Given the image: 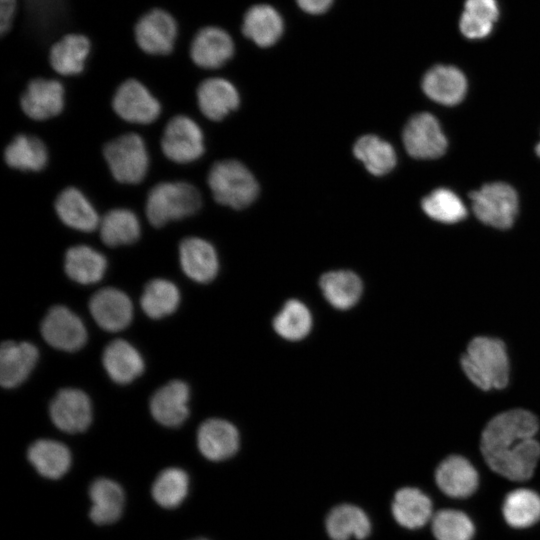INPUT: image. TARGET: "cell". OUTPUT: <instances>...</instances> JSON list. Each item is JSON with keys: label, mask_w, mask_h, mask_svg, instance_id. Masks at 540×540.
I'll return each mask as SVG.
<instances>
[{"label": "cell", "mask_w": 540, "mask_h": 540, "mask_svg": "<svg viewBox=\"0 0 540 540\" xmlns=\"http://www.w3.org/2000/svg\"><path fill=\"white\" fill-rule=\"evenodd\" d=\"M539 422L522 408L510 409L491 418L481 434L480 449L487 465L513 481L529 479L540 459L536 440Z\"/></svg>", "instance_id": "cell-1"}, {"label": "cell", "mask_w": 540, "mask_h": 540, "mask_svg": "<svg viewBox=\"0 0 540 540\" xmlns=\"http://www.w3.org/2000/svg\"><path fill=\"white\" fill-rule=\"evenodd\" d=\"M460 366L468 380L483 391L505 388L510 379V361L504 342L477 336L467 345Z\"/></svg>", "instance_id": "cell-2"}, {"label": "cell", "mask_w": 540, "mask_h": 540, "mask_svg": "<svg viewBox=\"0 0 540 540\" xmlns=\"http://www.w3.org/2000/svg\"><path fill=\"white\" fill-rule=\"evenodd\" d=\"M68 32L65 0H20V11L12 30L4 36L14 40L39 41L47 48Z\"/></svg>", "instance_id": "cell-3"}, {"label": "cell", "mask_w": 540, "mask_h": 540, "mask_svg": "<svg viewBox=\"0 0 540 540\" xmlns=\"http://www.w3.org/2000/svg\"><path fill=\"white\" fill-rule=\"evenodd\" d=\"M202 204L199 190L189 182H161L148 192L145 213L148 222L161 228L171 221L190 217Z\"/></svg>", "instance_id": "cell-4"}, {"label": "cell", "mask_w": 540, "mask_h": 540, "mask_svg": "<svg viewBox=\"0 0 540 540\" xmlns=\"http://www.w3.org/2000/svg\"><path fill=\"white\" fill-rule=\"evenodd\" d=\"M207 183L216 202L234 209L250 205L259 191L252 173L236 160L214 163L208 173Z\"/></svg>", "instance_id": "cell-5"}, {"label": "cell", "mask_w": 540, "mask_h": 540, "mask_svg": "<svg viewBox=\"0 0 540 540\" xmlns=\"http://www.w3.org/2000/svg\"><path fill=\"white\" fill-rule=\"evenodd\" d=\"M179 36L177 19L161 7L147 10L133 27V37L138 50L149 57L172 55L177 48Z\"/></svg>", "instance_id": "cell-6"}, {"label": "cell", "mask_w": 540, "mask_h": 540, "mask_svg": "<svg viewBox=\"0 0 540 540\" xmlns=\"http://www.w3.org/2000/svg\"><path fill=\"white\" fill-rule=\"evenodd\" d=\"M103 156L113 178L122 184H138L146 176L149 155L142 137L126 133L107 142Z\"/></svg>", "instance_id": "cell-7"}, {"label": "cell", "mask_w": 540, "mask_h": 540, "mask_svg": "<svg viewBox=\"0 0 540 540\" xmlns=\"http://www.w3.org/2000/svg\"><path fill=\"white\" fill-rule=\"evenodd\" d=\"M469 197L474 214L481 222L498 229L513 225L518 212V197L510 185L489 183L470 193Z\"/></svg>", "instance_id": "cell-8"}, {"label": "cell", "mask_w": 540, "mask_h": 540, "mask_svg": "<svg viewBox=\"0 0 540 540\" xmlns=\"http://www.w3.org/2000/svg\"><path fill=\"white\" fill-rule=\"evenodd\" d=\"M160 144L164 156L178 164L196 161L205 150L201 128L186 115H176L167 122Z\"/></svg>", "instance_id": "cell-9"}, {"label": "cell", "mask_w": 540, "mask_h": 540, "mask_svg": "<svg viewBox=\"0 0 540 540\" xmlns=\"http://www.w3.org/2000/svg\"><path fill=\"white\" fill-rule=\"evenodd\" d=\"M114 112L124 121L147 125L161 114V104L139 80L129 78L117 87L112 98Z\"/></svg>", "instance_id": "cell-10"}, {"label": "cell", "mask_w": 540, "mask_h": 540, "mask_svg": "<svg viewBox=\"0 0 540 540\" xmlns=\"http://www.w3.org/2000/svg\"><path fill=\"white\" fill-rule=\"evenodd\" d=\"M188 56L199 68L206 70L224 66L233 56L235 44L229 32L216 24L200 27L188 43Z\"/></svg>", "instance_id": "cell-11"}, {"label": "cell", "mask_w": 540, "mask_h": 540, "mask_svg": "<svg viewBox=\"0 0 540 540\" xmlns=\"http://www.w3.org/2000/svg\"><path fill=\"white\" fill-rule=\"evenodd\" d=\"M403 143L410 156L416 159H434L447 149V139L438 120L429 113L413 116L403 130Z\"/></svg>", "instance_id": "cell-12"}, {"label": "cell", "mask_w": 540, "mask_h": 540, "mask_svg": "<svg viewBox=\"0 0 540 540\" xmlns=\"http://www.w3.org/2000/svg\"><path fill=\"white\" fill-rule=\"evenodd\" d=\"M92 51L93 44L87 35L67 32L50 45L47 50V62L60 76H77L86 69Z\"/></svg>", "instance_id": "cell-13"}, {"label": "cell", "mask_w": 540, "mask_h": 540, "mask_svg": "<svg viewBox=\"0 0 540 540\" xmlns=\"http://www.w3.org/2000/svg\"><path fill=\"white\" fill-rule=\"evenodd\" d=\"M65 90L62 83L53 78L31 79L20 97L24 114L35 121H44L58 116L64 108Z\"/></svg>", "instance_id": "cell-14"}, {"label": "cell", "mask_w": 540, "mask_h": 540, "mask_svg": "<svg viewBox=\"0 0 540 540\" xmlns=\"http://www.w3.org/2000/svg\"><path fill=\"white\" fill-rule=\"evenodd\" d=\"M41 333L49 345L68 352L79 350L87 340L81 319L64 306H54L48 311L41 324Z\"/></svg>", "instance_id": "cell-15"}, {"label": "cell", "mask_w": 540, "mask_h": 540, "mask_svg": "<svg viewBox=\"0 0 540 540\" xmlns=\"http://www.w3.org/2000/svg\"><path fill=\"white\" fill-rule=\"evenodd\" d=\"M49 413L54 425L67 433L83 432L92 420L89 397L75 388L59 390L50 403Z\"/></svg>", "instance_id": "cell-16"}, {"label": "cell", "mask_w": 540, "mask_h": 540, "mask_svg": "<svg viewBox=\"0 0 540 540\" xmlns=\"http://www.w3.org/2000/svg\"><path fill=\"white\" fill-rule=\"evenodd\" d=\"M90 312L97 324L110 332L126 328L133 317V306L129 297L116 288L98 290L90 299Z\"/></svg>", "instance_id": "cell-17"}, {"label": "cell", "mask_w": 540, "mask_h": 540, "mask_svg": "<svg viewBox=\"0 0 540 540\" xmlns=\"http://www.w3.org/2000/svg\"><path fill=\"white\" fill-rule=\"evenodd\" d=\"M240 436L230 422L213 418L204 421L197 431V446L201 454L211 461L231 458L239 449Z\"/></svg>", "instance_id": "cell-18"}, {"label": "cell", "mask_w": 540, "mask_h": 540, "mask_svg": "<svg viewBox=\"0 0 540 540\" xmlns=\"http://www.w3.org/2000/svg\"><path fill=\"white\" fill-rule=\"evenodd\" d=\"M435 481L445 495L463 499L477 490L479 477L468 459L460 455H450L437 467Z\"/></svg>", "instance_id": "cell-19"}, {"label": "cell", "mask_w": 540, "mask_h": 540, "mask_svg": "<svg viewBox=\"0 0 540 540\" xmlns=\"http://www.w3.org/2000/svg\"><path fill=\"white\" fill-rule=\"evenodd\" d=\"M189 396V387L185 382H168L151 397L150 411L153 418L167 427L180 426L189 415Z\"/></svg>", "instance_id": "cell-20"}, {"label": "cell", "mask_w": 540, "mask_h": 540, "mask_svg": "<svg viewBox=\"0 0 540 540\" xmlns=\"http://www.w3.org/2000/svg\"><path fill=\"white\" fill-rule=\"evenodd\" d=\"M183 272L192 280L207 283L215 278L219 263L215 248L199 237L184 238L179 244Z\"/></svg>", "instance_id": "cell-21"}, {"label": "cell", "mask_w": 540, "mask_h": 540, "mask_svg": "<svg viewBox=\"0 0 540 540\" xmlns=\"http://www.w3.org/2000/svg\"><path fill=\"white\" fill-rule=\"evenodd\" d=\"M197 104L202 114L220 121L239 105V94L227 79L211 77L203 80L196 90Z\"/></svg>", "instance_id": "cell-22"}, {"label": "cell", "mask_w": 540, "mask_h": 540, "mask_svg": "<svg viewBox=\"0 0 540 540\" xmlns=\"http://www.w3.org/2000/svg\"><path fill=\"white\" fill-rule=\"evenodd\" d=\"M36 346L29 342H2L0 348V383L13 388L29 376L38 360Z\"/></svg>", "instance_id": "cell-23"}, {"label": "cell", "mask_w": 540, "mask_h": 540, "mask_svg": "<svg viewBox=\"0 0 540 540\" xmlns=\"http://www.w3.org/2000/svg\"><path fill=\"white\" fill-rule=\"evenodd\" d=\"M59 220L69 228L92 232L98 229L101 218L87 197L76 187L63 189L54 202Z\"/></svg>", "instance_id": "cell-24"}, {"label": "cell", "mask_w": 540, "mask_h": 540, "mask_svg": "<svg viewBox=\"0 0 540 540\" xmlns=\"http://www.w3.org/2000/svg\"><path fill=\"white\" fill-rule=\"evenodd\" d=\"M243 35L262 48L276 44L284 31L281 14L269 4L251 6L242 20Z\"/></svg>", "instance_id": "cell-25"}, {"label": "cell", "mask_w": 540, "mask_h": 540, "mask_svg": "<svg viewBox=\"0 0 540 540\" xmlns=\"http://www.w3.org/2000/svg\"><path fill=\"white\" fill-rule=\"evenodd\" d=\"M422 88L433 101L452 106L463 100L467 90V81L458 68L437 65L424 75Z\"/></svg>", "instance_id": "cell-26"}, {"label": "cell", "mask_w": 540, "mask_h": 540, "mask_svg": "<svg viewBox=\"0 0 540 540\" xmlns=\"http://www.w3.org/2000/svg\"><path fill=\"white\" fill-rule=\"evenodd\" d=\"M325 529L331 540H363L371 532V521L360 507L343 503L328 512Z\"/></svg>", "instance_id": "cell-27"}, {"label": "cell", "mask_w": 540, "mask_h": 540, "mask_svg": "<svg viewBox=\"0 0 540 540\" xmlns=\"http://www.w3.org/2000/svg\"><path fill=\"white\" fill-rule=\"evenodd\" d=\"M391 512L400 526L410 530L423 527L433 517L430 498L415 487H403L396 491Z\"/></svg>", "instance_id": "cell-28"}, {"label": "cell", "mask_w": 540, "mask_h": 540, "mask_svg": "<svg viewBox=\"0 0 540 540\" xmlns=\"http://www.w3.org/2000/svg\"><path fill=\"white\" fill-rule=\"evenodd\" d=\"M103 366L109 377L118 384L132 382L143 373L142 356L130 343L116 339L103 352Z\"/></svg>", "instance_id": "cell-29"}, {"label": "cell", "mask_w": 540, "mask_h": 540, "mask_svg": "<svg viewBox=\"0 0 540 540\" xmlns=\"http://www.w3.org/2000/svg\"><path fill=\"white\" fill-rule=\"evenodd\" d=\"M89 497L92 502L89 516L95 524H112L120 518L125 497L118 483L98 478L90 485Z\"/></svg>", "instance_id": "cell-30"}, {"label": "cell", "mask_w": 540, "mask_h": 540, "mask_svg": "<svg viewBox=\"0 0 540 540\" xmlns=\"http://www.w3.org/2000/svg\"><path fill=\"white\" fill-rule=\"evenodd\" d=\"M27 457L36 471L43 477L58 479L71 466V453L62 443L40 439L30 445Z\"/></svg>", "instance_id": "cell-31"}, {"label": "cell", "mask_w": 540, "mask_h": 540, "mask_svg": "<svg viewBox=\"0 0 540 540\" xmlns=\"http://www.w3.org/2000/svg\"><path fill=\"white\" fill-rule=\"evenodd\" d=\"M48 159L46 145L33 135L18 134L4 150L5 163L21 171L39 172L46 167Z\"/></svg>", "instance_id": "cell-32"}, {"label": "cell", "mask_w": 540, "mask_h": 540, "mask_svg": "<svg viewBox=\"0 0 540 540\" xmlns=\"http://www.w3.org/2000/svg\"><path fill=\"white\" fill-rule=\"evenodd\" d=\"M106 267L105 256L87 245L72 246L65 253V272L69 278L80 284L98 282L102 279Z\"/></svg>", "instance_id": "cell-33"}, {"label": "cell", "mask_w": 540, "mask_h": 540, "mask_svg": "<svg viewBox=\"0 0 540 540\" xmlns=\"http://www.w3.org/2000/svg\"><path fill=\"white\" fill-rule=\"evenodd\" d=\"M99 234L109 247L135 243L141 235V226L136 214L126 208L108 211L100 220Z\"/></svg>", "instance_id": "cell-34"}, {"label": "cell", "mask_w": 540, "mask_h": 540, "mask_svg": "<svg viewBox=\"0 0 540 540\" xmlns=\"http://www.w3.org/2000/svg\"><path fill=\"white\" fill-rule=\"evenodd\" d=\"M325 299L336 309L352 308L360 299L363 286L361 279L348 270L330 271L319 282Z\"/></svg>", "instance_id": "cell-35"}, {"label": "cell", "mask_w": 540, "mask_h": 540, "mask_svg": "<svg viewBox=\"0 0 540 540\" xmlns=\"http://www.w3.org/2000/svg\"><path fill=\"white\" fill-rule=\"evenodd\" d=\"M502 512L509 526L530 527L540 520V496L531 489H515L506 495Z\"/></svg>", "instance_id": "cell-36"}, {"label": "cell", "mask_w": 540, "mask_h": 540, "mask_svg": "<svg viewBox=\"0 0 540 540\" xmlns=\"http://www.w3.org/2000/svg\"><path fill=\"white\" fill-rule=\"evenodd\" d=\"M353 153L375 176L390 172L396 165L394 148L375 135L360 137L354 145Z\"/></svg>", "instance_id": "cell-37"}, {"label": "cell", "mask_w": 540, "mask_h": 540, "mask_svg": "<svg viewBox=\"0 0 540 540\" xmlns=\"http://www.w3.org/2000/svg\"><path fill=\"white\" fill-rule=\"evenodd\" d=\"M179 302L178 288L166 279H153L148 282L140 299L142 310L152 319L172 314Z\"/></svg>", "instance_id": "cell-38"}, {"label": "cell", "mask_w": 540, "mask_h": 540, "mask_svg": "<svg viewBox=\"0 0 540 540\" xmlns=\"http://www.w3.org/2000/svg\"><path fill=\"white\" fill-rule=\"evenodd\" d=\"M273 328L286 340H301L312 328V315L304 303L290 299L274 317Z\"/></svg>", "instance_id": "cell-39"}, {"label": "cell", "mask_w": 540, "mask_h": 540, "mask_svg": "<svg viewBox=\"0 0 540 540\" xmlns=\"http://www.w3.org/2000/svg\"><path fill=\"white\" fill-rule=\"evenodd\" d=\"M189 489L188 474L180 468L164 469L152 485V496L163 508L178 507L186 498Z\"/></svg>", "instance_id": "cell-40"}, {"label": "cell", "mask_w": 540, "mask_h": 540, "mask_svg": "<svg viewBox=\"0 0 540 540\" xmlns=\"http://www.w3.org/2000/svg\"><path fill=\"white\" fill-rule=\"evenodd\" d=\"M422 209L430 218L447 224L459 222L467 215L461 199L445 188H438L424 197Z\"/></svg>", "instance_id": "cell-41"}, {"label": "cell", "mask_w": 540, "mask_h": 540, "mask_svg": "<svg viewBox=\"0 0 540 540\" xmlns=\"http://www.w3.org/2000/svg\"><path fill=\"white\" fill-rule=\"evenodd\" d=\"M436 540H472L475 527L470 517L460 510L442 509L431 519Z\"/></svg>", "instance_id": "cell-42"}, {"label": "cell", "mask_w": 540, "mask_h": 540, "mask_svg": "<svg viewBox=\"0 0 540 540\" xmlns=\"http://www.w3.org/2000/svg\"><path fill=\"white\" fill-rule=\"evenodd\" d=\"M463 12L475 19L494 24L498 19L499 8L496 0H466Z\"/></svg>", "instance_id": "cell-43"}, {"label": "cell", "mask_w": 540, "mask_h": 540, "mask_svg": "<svg viewBox=\"0 0 540 540\" xmlns=\"http://www.w3.org/2000/svg\"><path fill=\"white\" fill-rule=\"evenodd\" d=\"M492 23L484 22L462 13L459 21L461 33L469 39H482L487 37L493 30Z\"/></svg>", "instance_id": "cell-44"}, {"label": "cell", "mask_w": 540, "mask_h": 540, "mask_svg": "<svg viewBox=\"0 0 540 540\" xmlns=\"http://www.w3.org/2000/svg\"><path fill=\"white\" fill-rule=\"evenodd\" d=\"M20 11V0H0V36L14 27Z\"/></svg>", "instance_id": "cell-45"}, {"label": "cell", "mask_w": 540, "mask_h": 540, "mask_svg": "<svg viewBox=\"0 0 540 540\" xmlns=\"http://www.w3.org/2000/svg\"><path fill=\"white\" fill-rule=\"evenodd\" d=\"M334 0H296L299 8L310 15H321L327 12Z\"/></svg>", "instance_id": "cell-46"}, {"label": "cell", "mask_w": 540, "mask_h": 540, "mask_svg": "<svg viewBox=\"0 0 540 540\" xmlns=\"http://www.w3.org/2000/svg\"><path fill=\"white\" fill-rule=\"evenodd\" d=\"M535 150H536L537 155L540 157V142L537 144Z\"/></svg>", "instance_id": "cell-47"}, {"label": "cell", "mask_w": 540, "mask_h": 540, "mask_svg": "<svg viewBox=\"0 0 540 540\" xmlns=\"http://www.w3.org/2000/svg\"><path fill=\"white\" fill-rule=\"evenodd\" d=\"M191 540H208V539L202 538V537H198V538H194V539H191Z\"/></svg>", "instance_id": "cell-48"}]
</instances>
